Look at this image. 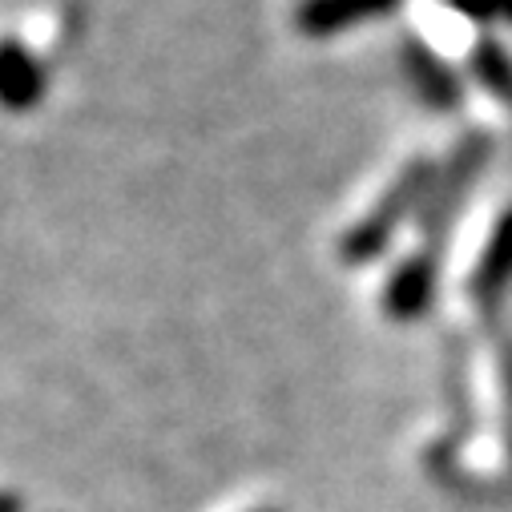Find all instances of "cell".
Here are the masks:
<instances>
[{
  "instance_id": "5b68a950",
  "label": "cell",
  "mask_w": 512,
  "mask_h": 512,
  "mask_svg": "<svg viewBox=\"0 0 512 512\" xmlns=\"http://www.w3.org/2000/svg\"><path fill=\"white\" fill-rule=\"evenodd\" d=\"M41 93V73L17 45H0V101L9 109H25Z\"/></svg>"
},
{
  "instance_id": "277c9868",
  "label": "cell",
  "mask_w": 512,
  "mask_h": 512,
  "mask_svg": "<svg viewBox=\"0 0 512 512\" xmlns=\"http://www.w3.org/2000/svg\"><path fill=\"white\" fill-rule=\"evenodd\" d=\"M508 279H512V210L496 222L492 242L480 254V267H476V275L468 283L472 287V299L480 307H492L500 299V291L508 287Z\"/></svg>"
},
{
  "instance_id": "ba28073f",
  "label": "cell",
  "mask_w": 512,
  "mask_h": 512,
  "mask_svg": "<svg viewBox=\"0 0 512 512\" xmlns=\"http://www.w3.org/2000/svg\"><path fill=\"white\" fill-rule=\"evenodd\" d=\"M452 9L472 21H512V0H452Z\"/></svg>"
},
{
  "instance_id": "6da1fadb",
  "label": "cell",
  "mask_w": 512,
  "mask_h": 512,
  "mask_svg": "<svg viewBox=\"0 0 512 512\" xmlns=\"http://www.w3.org/2000/svg\"><path fill=\"white\" fill-rule=\"evenodd\" d=\"M432 182H436L432 166H412L388 194H383V202H379L363 222H355V226L347 230V238H343V259H347V263H367V259H375V254H383V246L392 242L400 218H408L412 206L424 202V194H428Z\"/></svg>"
},
{
  "instance_id": "7a4b0ae2",
  "label": "cell",
  "mask_w": 512,
  "mask_h": 512,
  "mask_svg": "<svg viewBox=\"0 0 512 512\" xmlns=\"http://www.w3.org/2000/svg\"><path fill=\"white\" fill-rule=\"evenodd\" d=\"M400 0H303L295 21L303 33L311 37H327V33H343L351 25L375 21L383 13H392Z\"/></svg>"
},
{
  "instance_id": "52a82bcc",
  "label": "cell",
  "mask_w": 512,
  "mask_h": 512,
  "mask_svg": "<svg viewBox=\"0 0 512 512\" xmlns=\"http://www.w3.org/2000/svg\"><path fill=\"white\" fill-rule=\"evenodd\" d=\"M472 69H476V77H480L496 97L512 101V61L504 57V49H496V45H480Z\"/></svg>"
},
{
  "instance_id": "3957f363",
  "label": "cell",
  "mask_w": 512,
  "mask_h": 512,
  "mask_svg": "<svg viewBox=\"0 0 512 512\" xmlns=\"http://www.w3.org/2000/svg\"><path fill=\"white\" fill-rule=\"evenodd\" d=\"M436 291V267L428 259H408L383 291V311L392 319H420Z\"/></svg>"
},
{
  "instance_id": "8992f818",
  "label": "cell",
  "mask_w": 512,
  "mask_h": 512,
  "mask_svg": "<svg viewBox=\"0 0 512 512\" xmlns=\"http://www.w3.org/2000/svg\"><path fill=\"white\" fill-rule=\"evenodd\" d=\"M404 61H408V73H412V81L420 85V93L436 105V109H452L456 105V93H460V85H456V77L432 57V53H424L420 45H408V53H404Z\"/></svg>"
}]
</instances>
